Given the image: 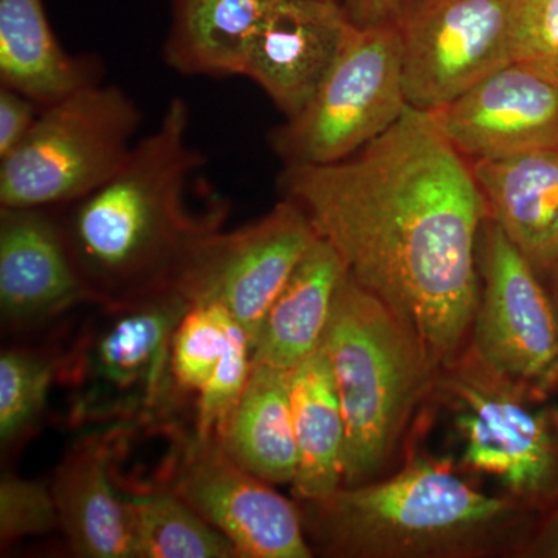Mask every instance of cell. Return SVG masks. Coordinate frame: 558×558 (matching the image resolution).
Wrapping results in <instances>:
<instances>
[{"label":"cell","mask_w":558,"mask_h":558,"mask_svg":"<svg viewBox=\"0 0 558 558\" xmlns=\"http://www.w3.org/2000/svg\"><path fill=\"white\" fill-rule=\"evenodd\" d=\"M512 61L558 84V0H512Z\"/></svg>","instance_id":"cell-27"},{"label":"cell","mask_w":558,"mask_h":558,"mask_svg":"<svg viewBox=\"0 0 558 558\" xmlns=\"http://www.w3.org/2000/svg\"><path fill=\"white\" fill-rule=\"evenodd\" d=\"M110 459L108 436H87L51 484L60 527L78 557L134 558L130 512L110 480Z\"/></svg>","instance_id":"cell-17"},{"label":"cell","mask_w":558,"mask_h":558,"mask_svg":"<svg viewBox=\"0 0 558 558\" xmlns=\"http://www.w3.org/2000/svg\"><path fill=\"white\" fill-rule=\"evenodd\" d=\"M142 112L113 84H90L40 110L0 160V207H62L108 182L134 148Z\"/></svg>","instance_id":"cell-7"},{"label":"cell","mask_w":558,"mask_h":558,"mask_svg":"<svg viewBox=\"0 0 558 558\" xmlns=\"http://www.w3.org/2000/svg\"><path fill=\"white\" fill-rule=\"evenodd\" d=\"M549 277V290L553 293L554 301H556L557 310H558V264L554 269L548 271Z\"/></svg>","instance_id":"cell-32"},{"label":"cell","mask_w":558,"mask_h":558,"mask_svg":"<svg viewBox=\"0 0 558 558\" xmlns=\"http://www.w3.org/2000/svg\"><path fill=\"white\" fill-rule=\"evenodd\" d=\"M62 362L27 349L0 355V442L3 449L36 427Z\"/></svg>","instance_id":"cell-24"},{"label":"cell","mask_w":558,"mask_h":558,"mask_svg":"<svg viewBox=\"0 0 558 558\" xmlns=\"http://www.w3.org/2000/svg\"><path fill=\"white\" fill-rule=\"evenodd\" d=\"M347 269L328 242L317 238L271 304L253 363L292 371L322 347L333 301Z\"/></svg>","instance_id":"cell-19"},{"label":"cell","mask_w":558,"mask_h":558,"mask_svg":"<svg viewBox=\"0 0 558 558\" xmlns=\"http://www.w3.org/2000/svg\"><path fill=\"white\" fill-rule=\"evenodd\" d=\"M40 106L20 92L0 86V160L24 142L38 120Z\"/></svg>","instance_id":"cell-29"},{"label":"cell","mask_w":558,"mask_h":558,"mask_svg":"<svg viewBox=\"0 0 558 558\" xmlns=\"http://www.w3.org/2000/svg\"><path fill=\"white\" fill-rule=\"evenodd\" d=\"M101 76L97 58L64 50L43 0H0V86L47 108Z\"/></svg>","instance_id":"cell-18"},{"label":"cell","mask_w":558,"mask_h":558,"mask_svg":"<svg viewBox=\"0 0 558 558\" xmlns=\"http://www.w3.org/2000/svg\"><path fill=\"white\" fill-rule=\"evenodd\" d=\"M429 113L470 163L558 145V84L519 62Z\"/></svg>","instance_id":"cell-13"},{"label":"cell","mask_w":558,"mask_h":558,"mask_svg":"<svg viewBox=\"0 0 558 558\" xmlns=\"http://www.w3.org/2000/svg\"><path fill=\"white\" fill-rule=\"evenodd\" d=\"M60 527L51 487L44 481L3 473L0 480V539L2 548L25 537Z\"/></svg>","instance_id":"cell-28"},{"label":"cell","mask_w":558,"mask_h":558,"mask_svg":"<svg viewBox=\"0 0 558 558\" xmlns=\"http://www.w3.org/2000/svg\"><path fill=\"white\" fill-rule=\"evenodd\" d=\"M341 5L355 25H373L391 21L399 0H341Z\"/></svg>","instance_id":"cell-31"},{"label":"cell","mask_w":558,"mask_h":558,"mask_svg":"<svg viewBox=\"0 0 558 558\" xmlns=\"http://www.w3.org/2000/svg\"><path fill=\"white\" fill-rule=\"evenodd\" d=\"M100 306L61 365L72 427L157 416L178 392L172 339L190 301L168 289Z\"/></svg>","instance_id":"cell-6"},{"label":"cell","mask_w":558,"mask_h":558,"mask_svg":"<svg viewBox=\"0 0 558 558\" xmlns=\"http://www.w3.org/2000/svg\"><path fill=\"white\" fill-rule=\"evenodd\" d=\"M339 2H341V0H339Z\"/></svg>","instance_id":"cell-33"},{"label":"cell","mask_w":558,"mask_h":558,"mask_svg":"<svg viewBox=\"0 0 558 558\" xmlns=\"http://www.w3.org/2000/svg\"><path fill=\"white\" fill-rule=\"evenodd\" d=\"M470 165L487 218L548 274L558 264V145Z\"/></svg>","instance_id":"cell-16"},{"label":"cell","mask_w":558,"mask_h":558,"mask_svg":"<svg viewBox=\"0 0 558 558\" xmlns=\"http://www.w3.org/2000/svg\"><path fill=\"white\" fill-rule=\"evenodd\" d=\"M289 374L253 363L241 399L215 436L233 461L270 484H292L299 469Z\"/></svg>","instance_id":"cell-21"},{"label":"cell","mask_w":558,"mask_h":558,"mask_svg":"<svg viewBox=\"0 0 558 558\" xmlns=\"http://www.w3.org/2000/svg\"><path fill=\"white\" fill-rule=\"evenodd\" d=\"M447 407L465 475L494 481L542 515L558 499V407L487 366L468 347L440 366L435 396Z\"/></svg>","instance_id":"cell-5"},{"label":"cell","mask_w":558,"mask_h":558,"mask_svg":"<svg viewBox=\"0 0 558 558\" xmlns=\"http://www.w3.org/2000/svg\"><path fill=\"white\" fill-rule=\"evenodd\" d=\"M301 505L307 537L326 556L343 558L519 557L539 517L427 454Z\"/></svg>","instance_id":"cell-3"},{"label":"cell","mask_w":558,"mask_h":558,"mask_svg":"<svg viewBox=\"0 0 558 558\" xmlns=\"http://www.w3.org/2000/svg\"><path fill=\"white\" fill-rule=\"evenodd\" d=\"M519 557L558 558V499L538 517Z\"/></svg>","instance_id":"cell-30"},{"label":"cell","mask_w":558,"mask_h":558,"mask_svg":"<svg viewBox=\"0 0 558 558\" xmlns=\"http://www.w3.org/2000/svg\"><path fill=\"white\" fill-rule=\"evenodd\" d=\"M512 0H399L395 20L410 108L433 112L512 62Z\"/></svg>","instance_id":"cell-11"},{"label":"cell","mask_w":558,"mask_h":558,"mask_svg":"<svg viewBox=\"0 0 558 558\" xmlns=\"http://www.w3.org/2000/svg\"><path fill=\"white\" fill-rule=\"evenodd\" d=\"M165 64L189 76H244L271 0H170Z\"/></svg>","instance_id":"cell-20"},{"label":"cell","mask_w":558,"mask_h":558,"mask_svg":"<svg viewBox=\"0 0 558 558\" xmlns=\"http://www.w3.org/2000/svg\"><path fill=\"white\" fill-rule=\"evenodd\" d=\"M480 303L469 348L492 369L543 398L558 389V310L539 271L505 231L484 220Z\"/></svg>","instance_id":"cell-9"},{"label":"cell","mask_w":558,"mask_h":558,"mask_svg":"<svg viewBox=\"0 0 558 558\" xmlns=\"http://www.w3.org/2000/svg\"><path fill=\"white\" fill-rule=\"evenodd\" d=\"M282 199L303 209L349 278L387 303L439 366L468 347L487 208L472 165L413 108L348 159L292 165Z\"/></svg>","instance_id":"cell-1"},{"label":"cell","mask_w":558,"mask_h":558,"mask_svg":"<svg viewBox=\"0 0 558 558\" xmlns=\"http://www.w3.org/2000/svg\"><path fill=\"white\" fill-rule=\"evenodd\" d=\"M409 108L395 20L352 22L315 97L299 116L274 128L267 142L284 167L333 163L365 148Z\"/></svg>","instance_id":"cell-8"},{"label":"cell","mask_w":558,"mask_h":558,"mask_svg":"<svg viewBox=\"0 0 558 558\" xmlns=\"http://www.w3.org/2000/svg\"><path fill=\"white\" fill-rule=\"evenodd\" d=\"M300 501H317L343 486L344 421L328 355L319 347L289 374Z\"/></svg>","instance_id":"cell-22"},{"label":"cell","mask_w":558,"mask_h":558,"mask_svg":"<svg viewBox=\"0 0 558 558\" xmlns=\"http://www.w3.org/2000/svg\"><path fill=\"white\" fill-rule=\"evenodd\" d=\"M190 109L168 102L159 128L135 142L119 171L57 215L70 256L95 304L171 289L202 240L222 230L226 209L197 211L190 179L204 156L189 140Z\"/></svg>","instance_id":"cell-2"},{"label":"cell","mask_w":558,"mask_h":558,"mask_svg":"<svg viewBox=\"0 0 558 558\" xmlns=\"http://www.w3.org/2000/svg\"><path fill=\"white\" fill-rule=\"evenodd\" d=\"M317 238L303 209L282 199L255 222L202 240L171 289L191 304L226 307L255 349L267 312Z\"/></svg>","instance_id":"cell-10"},{"label":"cell","mask_w":558,"mask_h":558,"mask_svg":"<svg viewBox=\"0 0 558 558\" xmlns=\"http://www.w3.org/2000/svg\"><path fill=\"white\" fill-rule=\"evenodd\" d=\"M322 347L343 413V486L384 478L435 396L440 366L416 330L348 274Z\"/></svg>","instance_id":"cell-4"},{"label":"cell","mask_w":558,"mask_h":558,"mask_svg":"<svg viewBox=\"0 0 558 558\" xmlns=\"http://www.w3.org/2000/svg\"><path fill=\"white\" fill-rule=\"evenodd\" d=\"M236 319L218 303L191 304L171 349V369L179 392H199L219 365Z\"/></svg>","instance_id":"cell-25"},{"label":"cell","mask_w":558,"mask_h":558,"mask_svg":"<svg viewBox=\"0 0 558 558\" xmlns=\"http://www.w3.org/2000/svg\"><path fill=\"white\" fill-rule=\"evenodd\" d=\"M351 25L339 0H271L244 76L293 119L329 75Z\"/></svg>","instance_id":"cell-14"},{"label":"cell","mask_w":558,"mask_h":558,"mask_svg":"<svg viewBox=\"0 0 558 558\" xmlns=\"http://www.w3.org/2000/svg\"><path fill=\"white\" fill-rule=\"evenodd\" d=\"M252 368L253 347L247 333L236 322L231 328L229 344L219 365L199 392L194 438H215L241 399Z\"/></svg>","instance_id":"cell-26"},{"label":"cell","mask_w":558,"mask_h":558,"mask_svg":"<svg viewBox=\"0 0 558 558\" xmlns=\"http://www.w3.org/2000/svg\"><path fill=\"white\" fill-rule=\"evenodd\" d=\"M172 492L233 543L242 558L314 556L299 506L241 468L216 438H193Z\"/></svg>","instance_id":"cell-12"},{"label":"cell","mask_w":558,"mask_h":558,"mask_svg":"<svg viewBox=\"0 0 558 558\" xmlns=\"http://www.w3.org/2000/svg\"><path fill=\"white\" fill-rule=\"evenodd\" d=\"M134 558H241L233 543L172 490L124 498Z\"/></svg>","instance_id":"cell-23"},{"label":"cell","mask_w":558,"mask_h":558,"mask_svg":"<svg viewBox=\"0 0 558 558\" xmlns=\"http://www.w3.org/2000/svg\"><path fill=\"white\" fill-rule=\"evenodd\" d=\"M83 303L81 279L57 215L0 207V311L3 326L32 329Z\"/></svg>","instance_id":"cell-15"}]
</instances>
